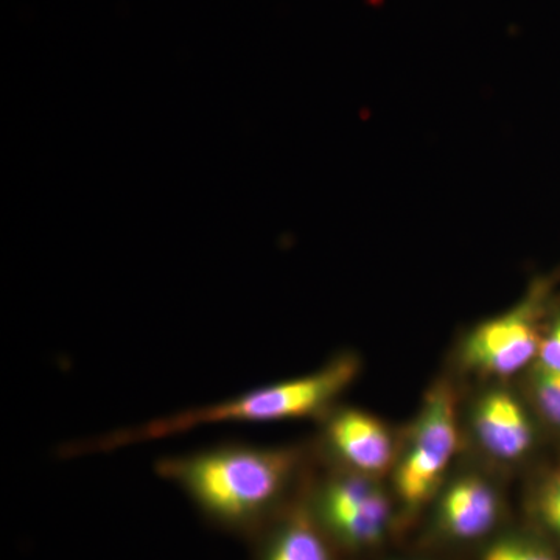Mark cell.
<instances>
[{
    "mask_svg": "<svg viewBox=\"0 0 560 560\" xmlns=\"http://www.w3.org/2000/svg\"><path fill=\"white\" fill-rule=\"evenodd\" d=\"M312 448L226 442L167 456L156 474L178 486L219 528L259 536L300 497L312 469Z\"/></svg>",
    "mask_w": 560,
    "mask_h": 560,
    "instance_id": "1",
    "label": "cell"
},
{
    "mask_svg": "<svg viewBox=\"0 0 560 560\" xmlns=\"http://www.w3.org/2000/svg\"><path fill=\"white\" fill-rule=\"evenodd\" d=\"M363 366L353 350L337 353L318 371L249 390L234 399L178 412L110 433L94 441H84L65 448L66 456L109 452L127 445L161 440L201 425L220 422H278L289 419H320L340 404L342 394L357 381Z\"/></svg>",
    "mask_w": 560,
    "mask_h": 560,
    "instance_id": "2",
    "label": "cell"
},
{
    "mask_svg": "<svg viewBox=\"0 0 560 560\" xmlns=\"http://www.w3.org/2000/svg\"><path fill=\"white\" fill-rule=\"evenodd\" d=\"M463 385L451 371L425 390L415 419L401 430L399 455L388 481L404 522L429 510L463 456Z\"/></svg>",
    "mask_w": 560,
    "mask_h": 560,
    "instance_id": "3",
    "label": "cell"
},
{
    "mask_svg": "<svg viewBox=\"0 0 560 560\" xmlns=\"http://www.w3.org/2000/svg\"><path fill=\"white\" fill-rule=\"evenodd\" d=\"M559 283L560 268L537 276L517 304L464 331L453 350L452 374L475 383L522 377L539 359L545 320Z\"/></svg>",
    "mask_w": 560,
    "mask_h": 560,
    "instance_id": "4",
    "label": "cell"
},
{
    "mask_svg": "<svg viewBox=\"0 0 560 560\" xmlns=\"http://www.w3.org/2000/svg\"><path fill=\"white\" fill-rule=\"evenodd\" d=\"M324 464L308 471L302 499L338 551L375 550L405 525L388 480Z\"/></svg>",
    "mask_w": 560,
    "mask_h": 560,
    "instance_id": "5",
    "label": "cell"
},
{
    "mask_svg": "<svg viewBox=\"0 0 560 560\" xmlns=\"http://www.w3.org/2000/svg\"><path fill=\"white\" fill-rule=\"evenodd\" d=\"M460 397L463 456L501 477L530 470L548 445L517 382L475 383Z\"/></svg>",
    "mask_w": 560,
    "mask_h": 560,
    "instance_id": "6",
    "label": "cell"
},
{
    "mask_svg": "<svg viewBox=\"0 0 560 560\" xmlns=\"http://www.w3.org/2000/svg\"><path fill=\"white\" fill-rule=\"evenodd\" d=\"M503 478L460 456L429 506L433 536L453 545L488 541L495 536L506 510Z\"/></svg>",
    "mask_w": 560,
    "mask_h": 560,
    "instance_id": "7",
    "label": "cell"
},
{
    "mask_svg": "<svg viewBox=\"0 0 560 560\" xmlns=\"http://www.w3.org/2000/svg\"><path fill=\"white\" fill-rule=\"evenodd\" d=\"M320 460L388 480L400 451L401 430L371 411L338 404L319 419Z\"/></svg>",
    "mask_w": 560,
    "mask_h": 560,
    "instance_id": "8",
    "label": "cell"
},
{
    "mask_svg": "<svg viewBox=\"0 0 560 560\" xmlns=\"http://www.w3.org/2000/svg\"><path fill=\"white\" fill-rule=\"evenodd\" d=\"M257 560H338V550L300 497L261 533Z\"/></svg>",
    "mask_w": 560,
    "mask_h": 560,
    "instance_id": "9",
    "label": "cell"
},
{
    "mask_svg": "<svg viewBox=\"0 0 560 560\" xmlns=\"http://www.w3.org/2000/svg\"><path fill=\"white\" fill-rule=\"evenodd\" d=\"M525 504L533 528L560 548V455L529 470Z\"/></svg>",
    "mask_w": 560,
    "mask_h": 560,
    "instance_id": "10",
    "label": "cell"
},
{
    "mask_svg": "<svg viewBox=\"0 0 560 560\" xmlns=\"http://www.w3.org/2000/svg\"><path fill=\"white\" fill-rule=\"evenodd\" d=\"M515 382L539 420L548 444L555 445L560 455V372L534 363Z\"/></svg>",
    "mask_w": 560,
    "mask_h": 560,
    "instance_id": "11",
    "label": "cell"
},
{
    "mask_svg": "<svg viewBox=\"0 0 560 560\" xmlns=\"http://www.w3.org/2000/svg\"><path fill=\"white\" fill-rule=\"evenodd\" d=\"M480 560H560V548L539 530H501L482 547Z\"/></svg>",
    "mask_w": 560,
    "mask_h": 560,
    "instance_id": "12",
    "label": "cell"
},
{
    "mask_svg": "<svg viewBox=\"0 0 560 560\" xmlns=\"http://www.w3.org/2000/svg\"><path fill=\"white\" fill-rule=\"evenodd\" d=\"M536 363L547 370L560 372V294L552 301L547 320H545L539 359Z\"/></svg>",
    "mask_w": 560,
    "mask_h": 560,
    "instance_id": "13",
    "label": "cell"
},
{
    "mask_svg": "<svg viewBox=\"0 0 560 560\" xmlns=\"http://www.w3.org/2000/svg\"><path fill=\"white\" fill-rule=\"evenodd\" d=\"M393 560H427V559H393Z\"/></svg>",
    "mask_w": 560,
    "mask_h": 560,
    "instance_id": "14",
    "label": "cell"
}]
</instances>
